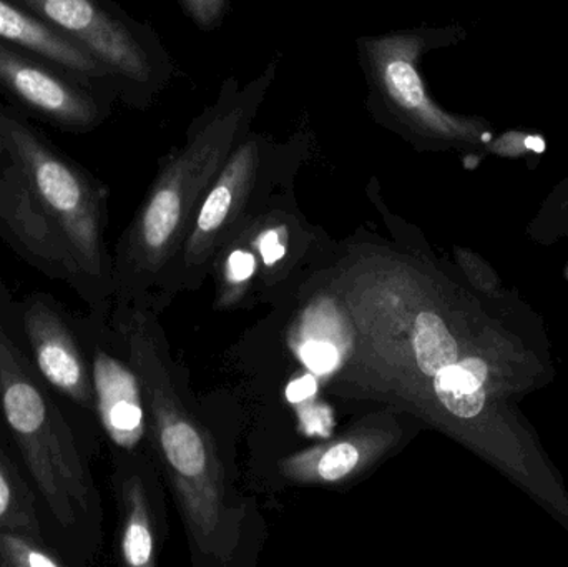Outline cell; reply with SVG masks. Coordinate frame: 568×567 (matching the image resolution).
Returning <instances> with one entry per match:
<instances>
[{"mask_svg": "<svg viewBox=\"0 0 568 567\" xmlns=\"http://www.w3.org/2000/svg\"><path fill=\"white\" fill-rule=\"evenodd\" d=\"M160 315L113 302L110 320L142 378L156 462L182 516L193 566H240L253 515L226 479L215 439L173 362Z\"/></svg>", "mask_w": 568, "mask_h": 567, "instance_id": "6da1fadb", "label": "cell"}, {"mask_svg": "<svg viewBox=\"0 0 568 567\" xmlns=\"http://www.w3.org/2000/svg\"><path fill=\"white\" fill-rule=\"evenodd\" d=\"M37 372L17 298L0 273V432L32 482L53 545L90 566L103 541V506L89 439Z\"/></svg>", "mask_w": 568, "mask_h": 567, "instance_id": "7a4b0ae2", "label": "cell"}, {"mask_svg": "<svg viewBox=\"0 0 568 567\" xmlns=\"http://www.w3.org/2000/svg\"><path fill=\"white\" fill-rule=\"evenodd\" d=\"M278 72L273 60L243 85L229 77L190 122L185 143L159 162L155 179L112 252L113 302L155 306L206 190L230 153L248 135Z\"/></svg>", "mask_w": 568, "mask_h": 567, "instance_id": "3957f363", "label": "cell"}, {"mask_svg": "<svg viewBox=\"0 0 568 567\" xmlns=\"http://www.w3.org/2000/svg\"><path fill=\"white\" fill-rule=\"evenodd\" d=\"M466 39V27L457 22L359 37L357 60L366 80L367 112L374 122L423 153L454 152L479 162L487 155L523 159L546 152L540 133H499L490 120L453 112L434 99L420 62L427 53L459 45Z\"/></svg>", "mask_w": 568, "mask_h": 567, "instance_id": "277c9868", "label": "cell"}, {"mask_svg": "<svg viewBox=\"0 0 568 567\" xmlns=\"http://www.w3.org/2000/svg\"><path fill=\"white\" fill-rule=\"evenodd\" d=\"M0 146L32 202L59 233L72 260V290L93 313L113 305V259L106 245L109 190L0 110Z\"/></svg>", "mask_w": 568, "mask_h": 567, "instance_id": "5b68a950", "label": "cell"}, {"mask_svg": "<svg viewBox=\"0 0 568 567\" xmlns=\"http://www.w3.org/2000/svg\"><path fill=\"white\" fill-rule=\"evenodd\" d=\"M306 155L304 135L278 142L268 133L250 130L206 190L189 236L160 286L155 312L163 313L176 295L203 285L219 250L276 192L294 186Z\"/></svg>", "mask_w": 568, "mask_h": 567, "instance_id": "8992f818", "label": "cell"}, {"mask_svg": "<svg viewBox=\"0 0 568 567\" xmlns=\"http://www.w3.org/2000/svg\"><path fill=\"white\" fill-rule=\"evenodd\" d=\"M29 12L85 47L112 72L129 105L146 109L172 80L175 67L155 30L110 0H17Z\"/></svg>", "mask_w": 568, "mask_h": 567, "instance_id": "52a82bcc", "label": "cell"}, {"mask_svg": "<svg viewBox=\"0 0 568 567\" xmlns=\"http://www.w3.org/2000/svg\"><path fill=\"white\" fill-rule=\"evenodd\" d=\"M75 320L92 373L97 428L110 453L155 456L145 388L110 313L87 310Z\"/></svg>", "mask_w": 568, "mask_h": 567, "instance_id": "ba28073f", "label": "cell"}, {"mask_svg": "<svg viewBox=\"0 0 568 567\" xmlns=\"http://www.w3.org/2000/svg\"><path fill=\"white\" fill-rule=\"evenodd\" d=\"M248 246L255 269V303L278 302L306 269L326 265V233L311 225L297 206L294 186L276 192L235 233Z\"/></svg>", "mask_w": 568, "mask_h": 567, "instance_id": "9c48e42d", "label": "cell"}, {"mask_svg": "<svg viewBox=\"0 0 568 567\" xmlns=\"http://www.w3.org/2000/svg\"><path fill=\"white\" fill-rule=\"evenodd\" d=\"M17 313L37 372L67 405L97 426L92 373L75 312L50 293L30 292L17 300Z\"/></svg>", "mask_w": 568, "mask_h": 567, "instance_id": "30bf717a", "label": "cell"}, {"mask_svg": "<svg viewBox=\"0 0 568 567\" xmlns=\"http://www.w3.org/2000/svg\"><path fill=\"white\" fill-rule=\"evenodd\" d=\"M116 523L113 558L120 566L155 567L169 539L166 483L155 456L110 453Z\"/></svg>", "mask_w": 568, "mask_h": 567, "instance_id": "8fae6325", "label": "cell"}, {"mask_svg": "<svg viewBox=\"0 0 568 567\" xmlns=\"http://www.w3.org/2000/svg\"><path fill=\"white\" fill-rule=\"evenodd\" d=\"M404 438L397 412L384 409L361 419L349 432L280 462L278 472L294 485L336 488L363 478L396 452Z\"/></svg>", "mask_w": 568, "mask_h": 567, "instance_id": "7c38bea8", "label": "cell"}, {"mask_svg": "<svg viewBox=\"0 0 568 567\" xmlns=\"http://www.w3.org/2000/svg\"><path fill=\"white\" fill-rule=\"evenodd\" d=\"M0 87L47 119L73 130H90L109 115V103L67 82L52 70L9 49L0 40Z\"/></svg>", "mask_w": 568, "mask_h": 567, "instance_id": "4fadbf2b", "label": "cell"}, {"mask_svg": "<svg viewBox=\"0 0 568 567\" xmlns=\"http://www.w3.org/2000/svg\"><path fill=\"white\" fill-rule=\"evenodd\" d=\"M0 40L22 47L49 62L69 70L80 82L116 92L112 72L85 47L16 3L0 0Z\"/></svg>", "mask_w": 568, "mask_h": 567, "instance_id": "5bb4252c", "label": "cell"}, {"mask_svg": "<svg viewBox=\"0 0 568 567\" xmlns=\"http://www.w3.org/2000/svg\"><path fill=\"white\" fill-rule=\"evenodd\" d=\"M0 526L19 529L37 538L52 541L36 488L17 459L16 453L10 449L2 432H0Z\"/></svg>", "mask_w": 568, "mask_h": 567, "instance_id": "9a60e30c", "label": "cell"}, {"mask_svg": "<svg viewBox=\"0 0 568 567\" xmlns=\"http://www.w3.org/2000/svg\"><path fill=\"white\" fill-rule=\"evenodd\" d=\"M0 567H73L49 539L0 526Z\"/></svg>", "mask_w": 568, "mask_h": 567, "instance_id": "2e32d148", "label": "cell"}, {"mask_svg": "<svg viewBox=\"0 0 568 567\" xmlns=\"http://www.w3.org/2000/svg\"><path fill=\"white\" fill-rule=\"evenodd\" d=\"M176 2L202 32L219 30L230 12V0H176Z\"/></svg>", "mask_w": 568, "mask_h": 567, "instance_id": "e0dca14e", "label": "cell"}, {"mask_svg": "<svg viewBox=\"0 0 568 567\" xmlns=\"http://www.w3.org/2000/svg\"><path fill=\"white\" fill-rule=\"evenodd\" d=\"M557 196H560V199L568 200V179L566 182L560 185L559 192H557Z\"/></svg>", "mask_w": 568, "mask_h": 567, "instance_id": "ac0fdd59", "label": "cell"}]
</instances>
